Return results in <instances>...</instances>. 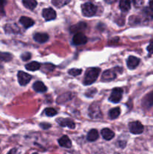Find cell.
I'll return each mask as SVG.
<instances>
[{
  "label": "cell",
  "instance_id": "18",
  "mask_svg": "<svg viewBox=\"0 0 153 154\" xmlns=\"http://www.w3.org/2000/svg\"><path fill=\"white\" fill-rule=\"evenodd\" d=\"M33 89L38 93H44L46 91V87L41 81H36L33 84Z\"/></svg>",
  "mask_w": 153,
  "mask_h": 154
},
{
  "label": "cell",
  "instance_id": "12",
  "mask_svg": "<svg viewBox=\"0 0 153 154\" xmlns=\"http://www.w3.org/2000/svg\"><path fill=\"white\" fill-rule=\"evenodd\" d=\"M142 105L146 108H149L153 106V91L150 92L142 99Z\"/></svg>",
  "mask_w": 153,
  "mask_h": 154
},
{
  "label": "cell",
  "instance_id": "23",
  "mask_svg": "<svg viewBox=\"0 0 153 154\" xmlns=\"http://www.w3.org/2000/svg\"><path fill=\"white\" fill-rule=\"evenodd\" d=\"M120 113H121V110H120V108L118 107H116V108H112L111 110H110L109 111V117L110 119H116L118 116L120 115Z\"/></svg>",
  "mask_w": 153,
  "mask_h": 154
},
{
  "label": "cell",
  "instance_id": "1",
  "mask_svg": "<svg viewBox=\"0 0 153 154\" xmlns=\"http://www.w3.org/2000/svg\"><path fill=\"white\" fill-rule=\"evenodd\" d=\"M100 70L98 68H89L86 71L85 76H84L83 84L86 86L90 85L97 80L99 76Z\"/></svg>",
  "mask_w": 153,
  "mask_h": 154
},
{
  "label": "cell",
  "instance_id": "30",
  "mask_svg": "<svg viewBox=\"0 0 153 154\" xmlns=\"http://www.w3.org/2000/svg\"><path fill=\"white\" fill-rule=\"evenodd\" d=\"M147 51L149 54H153V39L150 41L149 45L147 47Z\"/></svg>",
  "mask_w": 153,
  "mask_h": 154
},
{
  "label": "cell",
  "instance_id": "34",
  "mask_svg": "<svg viewBox=\"0 0 153 154\" xmlns=\"http://www.w3.org/2000/svg\"><path fill=\"white\" fill-rule=\"evenodd\" d=\"M148 4H149V8H150V9H151L152 11H153V1H150Z\"/></svg>",
  "mask_w": 153,
  "mask_h": 154
},
{
  "label": "cell",
  "instance_id": "15",
  "mask_svg": "<svg viewBox=\"0 0 153 154\" xmlns=\"http://www.w3.org/2000/svg\"><path fill=\"white\" fill-rule=\"evenodd\" d=\"M100 133H101L102 137L105 140H106V141H110V140L114 138V136H115V133L110 129H107V128L102 129Z\"/></svg>",
  "mask_w": 153,
  "mask_h": 154
},
{
  "label": "cell",
  "instance_id": "9",
  "mask_svg": "<svg viewBox=\"0 0 153 154\" xmlns=\"http://www.w3.org/2000/svg\"><path fill=\"white\" fill-rule=\"evenodd\" d=\"M116 77V74L112 69H108V70L104 71L102 74L101 81L104 82H109V81L114 80Z\"/></svg>",
  "mask_w": 153,
  "mask_h": 154
},
{
  "label": "cell",
  "instance_id": "5",
  "mask_svg": "<svg viewBox=\"0 0 153 154\" xmlns=\"http://www.w3.org/2000/svg\"><path fill=\"white\" fill-rule=\"evenodd\" d=\"M123 95V90L121 88H114L111 92V94L109 97V100L113 103H118L122 100Z\"/></svg>",
  "mask_w": 153,
  "mask_h": 154
},
{
  "label": "cell",
  "instance_id": "14",
  "mask_svg": "<svg viewBox=\"0 0 153 154\" xmlns=\"http://www.w3.org/2000/svg\"><path fill=\"white\" fill-rule=\"evenodd\" d=\"M20 23L26 29L30 28V27H32L34 24V20L32 19H31V18L27 17H21L20 19Z\"/></svg>",
  "mask_w": 153,
  "mask_h": 154
},
{
  "label": "cell",
  "instance_id": "25",
  "mask_svg": "<svg viewBox=\"0 0 153 154\" xmlns=\"http://www.w3.org/2000/svg\"><path fill=\"white\" fill-rule=\"evenodd\" d=\"M13 57L9 53L0 52V60L4 62H9L12 60Z\"/></svg>",
  "mask_w": 153,
  "mask_h": 154
},
{
  "label": "cell",
  "instance_id": "2",
  "mask_svg": "<svg viewBox=\"0 0 153 154\" xmlns=\"http://www.w3.org/2000/svg\"><path fill=\"white\" fill-rule=\"evenodd\" d=\"M88 114L92 119H99L102 117L99 102H94L90 105L88 108Z\"/></svg>",
  "mask_w": 153,
  "mask_h": 154
},
{
  "label": "cell",
  "instance_id": "26",
  "mask_svg": "<svg viewBox=\"0 0 153 154\" xmlns=\"http://www.w3.org/2000/svg\"><path fill=\"white\" fill-rule=\"evenodd\" d=\"M55 66L50 63H45L41 66V69L44 72H50L54 69Z\"/></svg>",
  "mask_w": 153,
  "mask_h": 154
},
{
  "label": "cell",
  "instance_id": "21",
  "mask_svg": "<svg viewBox=\"0 0 153 154\" xmlns=\"http://www.w3.org/2000/svg\"><path fill=\"white\" fill-rule=\"evenodd\" d=\"M26 69L28 71L34 72V71H37L40 69V64L38 62H32V63L26 65Z\"/></svg>",
  "mask_w": 153,
  "mask_h": 154
},
{
  "label": "cell",
  "instance_id": "35",
  "mask_svg": "<svg viewBox=\"0 0 153 154\" xmlns=\"http://www.w3.org/2000/svg\"><path fill=\"white\" fill-rule=\"evenodd\" d=\"M32 154H38V153H32Z\"/></svg>",
  "mask_w": 153,
  "mask_h": 154
},
{
  "label": "cell",
  "instance_id": "17",
  "mask_svg": "<svg viewBox=\"0 0 153 154\" xmlns=\"http://www.w3.org/2000/svg\"><path fill=\"white\" fill-rule=\"evenodd\" d=\"M58 144L61 147H65V148H70L71 147V141L69 139L67 135H64L58 140Z\"/></svg>",
  "mask_w": 153,
  "mask_h": 154
},
{
  "label": "cell",
  "instance_id": "32",
  "mask_svg": "<svg viewBox=\"0 0 153 154\" xmlns=\"http://www.w3.org/2000/svg\"><path fill=\"white\" fill-rule=\"evenodd\" d=\"M40 126L44 129H49V128L51 127V125L50 123H41L40 124Z\"/></svg>",
  "mask_w": 153,
  "mask_h": 154
},
{
  "label": "cell",
  "instance_id": "24",
  "mask_svg": "<svg viewBox=\"0 0 153 154\" xmlns=\"http://www.w3.org/2000/svg\"><path fill=\"white\" fill-rule=\"evenodd\" d=\"M70 2L69 0H52V4L57 8H62Z\"/></svg>",
  "mask_w": 153,
  "mask_h": 154
},
{
  "label": "cell",
  "instance_id": "6",
  "mask_svg": "<svg viewBox=\"0 0 153 154\" xmlns=\"http://www.w3.org/2000/svg\"><path fill=\"white\" fill-rule=\"evenodd\" d=\"M17 78H18V82L20 84L21 86H26L30 82L32 79V76L28 75V73L20 71L17 74Z\"/></svg>",
  "mask_w": 153,
  "mask_h": 154
},
{
  "label": "cell",
  "instance_id": "28",
  "mask_svg": "<svg viewBox=\"0 0 153 154\" xmlns=\"http://www.w3.org/2000/svg\"><path fill=\"white\" fill-rule=\"evenodd\" d=\"M82 73V70L80 69H72L68 71L69 75H72V76H77Z\"/></svg>",
  "mask_w": 153,
  "mask_h": 154
},
{
  "label": "cell",
  "instance_id": "29",
  "mask_svg": "<svg viewBox=\"0 0 153 154\" xmlns=\"http://www.w3.org/2000/svg\"><path fill=\"white\" fill-rule=\"evenodd\" d=\"M21 59H22L23 61H28L31 59V54L30 53H24L21 56Z\"/></svg>",
  "mask_w": 153,
  "mask_h": 154
},
{
  "label": "cell",
  "instance_id": "13",
  "mask_svg": "<svg viewBox=\"0 0 153 154\" xmlns=\"http://www.w3.org/2000/svg\"><path fill=\"white\" fill-rule=\"evenodd\" d=\"M34 39L38 43L43 44L47 42L48 39H49V35L46 33L38 32L34 35Z\"/></svg>",
  "mask_w": 153,
  "mask_h": 154
},
{
  "label": "cell",
  "instance_id": "19",
  "mask_svg": "<svg viewBox=\"0 0 153 154\" xmlns=\"http://www.w3.org/2000/svg\"><path fill=\"white\" fill-rule=\"evenodd\" d=\"M119 8L122 11L128 12L130 9V2L128 0H122L119 2Z\"/></svg>",
  "mask_w": 153,
  "mask_h": 154
},
{
  "label": "cell",
  "instance_id": "27",
  "mask_svg": "<svg viewBox=\"0 0 153 154\" xmlns=\"http://www.w3.org/2000/svg\"><path fill=\"white\" fill-rule=\"evenodd\" d=\"M44 113L47 117H53V116L56 115L57 114V111L52 108H46V109L44 110Z\"/></svg>",
  "mask_w": 153,
  "mask_h": 154
},
{
  "label": "cell",
  "instance_id": "4",
  "mask_svg": "<svg viewBox=\"0 0 153 154\" xmlns=\"http://www.w3.org/2000/svg\"><path fill=\"white\" fill-rule=\"evenodd\" d=\"M129 130L134 135H140L142 133L144 130V127L142 123L139 121L130 122L128 124Z\"/></svg>",
  "mask_w": 153,
  "mask_h": 154
},
{
  "label": "cell",
  "instance_id": "8",
  "mask_svg": "<svg viewBox=\"0 0 153 154\" xmlns=\"http://www.w3.org/2000/svg\"><path fill=\"white\" fill-rule=\"evenodd\" d=\"M73 44L74 45H85L87 42V38L86 36L82 32L80 33H76L74 36L73 37Z\"/></svg>",
  "mask_w": 153,
  "mask_h": 154
},
{
  "label": "cell",
  "instance_id": "3",
  "mask_svg": "<svg viewBox=\"0 0 153 154\" xmlns=\"http://www.w3.org/2000/svg\"><path fill=\"white\" fill-rule=\"evenodd\" d=\"M97 11V7L92 2H86L82 5V14L85 17H92Z\"/></svg>",
  "mask_w": 153,
  "mask_h": 154
},
{
  "label": "cell",
  "instance_id": "31",
  "mask_svg": "<svg viewBox=\"0 0 153 154\" xmlns=\"http://www.w3.org/2000/svg\"><path fill=\"white\" fill-rule=\"evenodd\" d=\"M4 2L0 1V15H4Z\"/></svg>",
  "mask_w": 153,
  "mask_h": 154
},
{
  "label": "cell",
  "instance_id": "10",
  "mask_svg": "<svg viewBox=\"0 0 153 154\" xmlns=\"http://www.w3.org/2000/svg\"><path fill=\"white\" fill-rule=\"evenodd\" d=\"M42 16L46 20H52L56 17V13L51 8H44L42 11Z\"/></svg>",
  "mask_w": 153,
  "mask_h": 154
},
{
  "label": "cell",
  "instance_id": "36",
  "mask_svg": "<svg viewBox=\"0 0 153 154\" xmlns=\"http://www.w3.org/2000/svg\"><path fill=\"white\" fill-rule=\"evenodd\" d=\"M115 154H119V153H115Z\"/></svg>",
  "mask_w": 153,
  "mask_h": 154
},
{
  "label": "cell",
  "instance_id": "16",
  "mask_svg": "<svg viewBox=\"0 0 153 154\" xmlns=\"http://www.w3.org/2000/svg\"><path fill=\"white\" fill-rule=\"evenodd\" d=\"M86 28V24L85 23H79L74 25L70 27V32L74 33H80L81 31H83Z\"/></svg>",
  "mask_w": 153,
  "mask_h": 154
},
{
  "label": "cell",
  "instance_id": "33",
  "mask_svg": "<svg viewBox=\"0 0 153 154\" xmlns=\"http://www.w3.org/2000/svg\"><path fill=\"white\" fill-rule=\"evenodd\" d=\"M16 149H12V150H10V151H9V153L8 154H16Z\"/></svg>",
  "mask_w": 153,
  "mask_h": 154
},
{
  "label": "cell",
  "instance_id": "7",
  "mask_svg": "<svg viewBox=\"0 0 153 154\" xmlns=\"http://www.w3.org/2000/svg\"><path fill=\"white\" fill-rule=\"evenodd\" d=\"M57 123L62 127H68L69 129H74L75 123L71 119L69 118H58L56 120Z\"/></svg>",
  "mask_w": 153,
  "mask_h": 154
},
{
  "label": "cell",
  "instance_id": "22",
  "mask_svg": "<svg viewBox=\"0 0 153 154\" xmlns=\"http://www.w3.org/2000/svg\"><path fill=\"white\" fill-rule=\"evenodd\" d=\"M99 135L98 132L96 129H92L88 132V135H87V140L88 141H94L98 138Z\"/></svg>",
  "mask_w": 153,
  "mask_h": 154
},
{
  "label": "cell",
  "instance_id": "20",
  "mask_svg": "<svg viewBox=\"0 0 153 154\" xmlns=\"http://www.w3.org/2000/svg\"><path fill=\"white\" fill-rule=\"evenodd\" d=\"M22 4L26 8L29 9V10H34L37 6L38 2L35 0H23Z\"/></svg>",
  "mask_w": 153,
  "mask_h": 154
},
{
  "label": "cell",
  "instance_id": "11",
  "mask_svg": "<svg viewBox=\"0 0 153 154\" xmlns=\"http://www.w3.org/2000/svg\"><path fill=\"white\" fill-rule=\"evenodd\" d=\"M140 60L139 58L134 56H130L127 60V66L129 69H136L140 64Z\"/></svg>",
  "mask_w": 153,
  "mask_h": 154
}]
</instances>
